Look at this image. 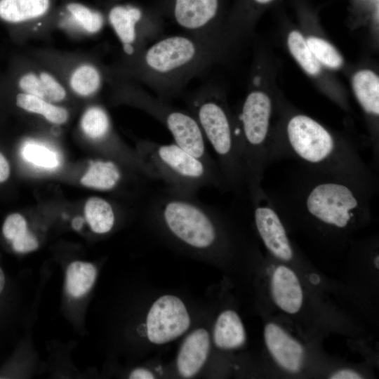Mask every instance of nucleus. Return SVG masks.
I'll use <instances>...</instances> for the list:
<instances>
[{"mask_svg":"<svg viewBox=\"0 0 379 379\" xmlns=\"http://www.w3.org/2000/svg\"><path fill=\"white\" fill-rule=\"evenodd\" d=\"M220 41L178 34L158 38L135 58L109 66L110 72L149 88L168 100L206 71L219 55Z\"/></svg>","mask_w":379,"mask_h":379,"instance_id":"f257e3e1","label":"nucleus"},{"mask_svg":"<svg viewBox=\"0 0 379 379\" xmlns=\"http://www.w3.org/2000/svg\"><path fill=\"white\" fill-rule=\"evenodd\" d=\"M270 161L291 157L307 168L350 182L370 194L375 181L358 149L339 141L323 125L305 114L290 118L285 140L270 147Z\"/></svg>","mask_w":379,"mask_h":379,"instance_id":"f03ea898","label":"nucleus"},{"mask_svg":"<svg viewBox=\"0 0 379 379\" xmlns=\"http://www.w3.org/2000/svg\"><path fill=\"white\" fill-rule=\"evenodd\" d=\"M304 169L305 175L295 181L281 208H291L337 230L347 229L358 217L367 214L371 194L343 179Z\"/></svg>","mask_w":379,"mask_h":379,"instance_id":"7ed1b4c3","label":"nucleus"},{"mask_svg":"<svg viewBox=\"0 0 379 379\" xmlns=\"http://www.w3.org/2000/svg\"><path fill=\"white\" fill-rule=\"evenodd\" d=\"M187 107L215 153L225 190H240L245 184L236 124L222 96L207 85L188 98Z\"/></svg>","mask_w":379,"mask_h":379,"instance_id":"20e7f679","label":"nucleus"},{"mask_svg":"<svg viewBox=\"0 0 379 379\" xmlns=\"http://www.w3.org/2000/svg\"><path fill=\"white\" fill-rule=\"evenodd\" d=\"M109 71L107 84L116 102L145 112L168 129L175 144L194 157L218 167L206 148L205 138L197 120L189 111L177 108L168 100L147 91L137 82L115 75L109 69Z\"/></svg>","mask_w":379,"mask_h":379,"instance_id":"39448f33","label":"nucleus"},{"mask_svg":"<svg viewBox=\"0 0 379 379\" xmlns=\"http://www.w3.org/2000/svg\"><path fill=\"white\" fill-rule=\"evenodd\" d=\"M272 102L267 93L252 90L246 95L236 124V136L244 175L251 201L264 193L261 182L270 161L268 141Z\"/></svg>","mask_w":379,"mask_h":379,"instance_id":"423d86ee","label":"nucleus"},{"mask_svg":"<svg viewBox=\"0 0 379 379\" xmlns=\"http://www.w3.org/2000/svg\"><path fill=\"white\" fill-rule=\"evenodd\" d=\"M138 153L157 180L173 192L196 195L204 187L225 190L218 167L189 153L175 142L161 144L150 140L138 142Z\"/></svg>","mask_w":379,"mask_h":379,"instance_id":"0eeeda50","label":"nucleus"},{"mask_svg":"<svg viewBox=\"0 0 379 379\" xmlns=\"http://www.w3.org/2000/svg\"><path fill=\"white\" fill-rule=\"evenodd\" d=\"M148 208L175 238L190 247L205 250L217 242L213 207L201 202L196 195L165 188L149 201Z\"/></svg>","mask_w":379,"mask_h":379,"instance_id":"6e6552de","label":"nucleus"},{"mask_svg":"<svg viewBox=\"0 0 379 379\" xmlns=\"http://www.w3.org/2000/svg\"><path fill=\"white\" fill-rule=\"evenodd\" d=\"M49 67L73 98L92 100L108 83L109 66L86 53L36 48L29 53Z\"/></svg>","mask_w":379,"mask_h":379,"instance_id":"1a4fd4ad","label":"nucleus"},{"mask_svg":"<svg viewBox=\"0 0 379 379\" xmlns=\"http://www.w3.org/2000/svg\"><path fill=\"white\" fill-rule=\"evenodd\" d=\"M105 11L107 25L121 45V62L135 58L159 38L163 16L154 7L118 2L106 5Z\"/></svg>","mask_w":379,"mask_h":379,"instance_id":"9d476101","label":"nucleus"},{"mask_svg":"<svg viewBox=\"0 0 379 379\" xmlns=\"http://www.w3.org/2000/svg\"><path fill=\"white\" fill-rule=\"evenodd\" d=\"M154 7L186 34L220 41L225 0H159Z\"/></svg>","mask_w":379,"mask_h":379,"instance_id":"9b49d317","label":"nucleus"},{"mask_svg":"<svg viewBox=\"0 0 379 379\" xmlns=\"http://www.w3.org/2000/svg\"><path fill=\"white\" fill-rule=\"evenodd\" d=\"M58 0H0V20L22 30L24 39L48 36L53 29Z\"/></svg>","mask_w":379,"mask_h":379,"instance_id":"f8f14e48","label":"nucleus"},{"mask_svg":"<svg viewBox=\"0 0 379 379\" xmlns=\"http://www.w3.org/2000/svg\"><path fill=\"white\" fill-rule=\"evenodd\" d=\"M15 76V91L60 105L73 98L56 74L29 54L18 62Z\"/></svg>","mask_w":379,"mask_h":379,"instance_id":"ddd939ff","label":"nucleus"},{"mask_svg":"<svg viewBox=\"0 0 379 379\" xmlns=\"http://www.w3.org/2000/svg\"><path fill=\"white\" fill-rule=\"evenodd\" d=\"M190 325V318L182 301L175 295H163L147 314V338L152 343L164 344L182 335Z\"/></svg>","mask_w":379,"mask_h":379,"instance_id":"4468645a","label":"nucleus"},{"mask_svg":"<svg viewBox=\"0 0 379 379\" xmlns=\"http://www.w3.org/2000/svg\"><path fill=\"white\" fill-rule=\"evenodd\" d=\"M107 25L105 11L75 0L58 3L53 19V29L74 39L99 34Z\"/></svg>","mask_w":379,"mask_h":379,"instance_id":"2eb2a0df","label":"nucleus"},{"mask_svg":"<svg viewBox=\"0 0 379 379\" xmlns=\"http://www.w3.org/2000/svg\"><path fill=\"white\" fill-rule=\"evenodd\" d=\"M257 231L267 249L275 258L288 262L293 258V249L286 228L275 206L265 194L252 203Z\"/></svg>","mask_w":379,"mask_h":379,"instance_id":"dca6fc26","label":"nucleus"},{"mask_svg":"<svg viewBox=\"0 0 379 379\" xmlns=\"http://www.w3.org/2000/svg\"><path fill=\"white\" fill-rule=\"evenodd\" d=\"M264 339L269 352L279 366L291 373L300 370L304 349L298 340L274 323L265 326Z\"/></svg>","mask_w":379,"mask_h":379,"instance_id":"f3484780","label":"nucleus"},{"mask_svg":"<svg viewBox=\"0 0 379 379\" xmlns=\"http://www.w3.org/2000/svg\"><path fill=\"white\" fill-rule=\"evenodd\" d=\"M271 294L276 305L288 314L298 313L302 306L303 291L296 274L286 265L274 270L270 282Z\"/></svg>","mask_w":379,"mask_h":379,"instance_id":"a211bd4d","label":"nucleus"},{"mask_svg":"<svg viewBox=\"0 0 379 379\" xmlns=\"http://www.w3.org/2000/svg\"><path fill=\"white\" fill-rule=\"evenodd\" d=\"M210 349V338L204 328L192 332L183 342L177 358L181 376L189 378L197 374L206 361Z\"/></svg>","mask_w":379,"mask_h":379,"instance_id":"6ab92c4d","label":"nucleus"},{"mask_svg":"<svg viewBox=\"0 0 379 379\" xmlns=\"http://www.w3.org/2000/svg\"><path fill=\"white\" fill-rule=\"evenodd\" d=\"M81 132L90 140L101 143H114L115 133L106 109L98 104L88 105L80 119Z\"/></svg>","mask_w":379,"mask_h":379,"instance_id":"aec40b11","label":"nucleus"},{"mask_svg":"<svg viewBox=\"0 0 379 379\" xmlns=\"http://www.w3.org/2000/svg\"><path fill=\"white\" fill-rule=\"evenodd\" d=\"M246 340L245 328L238 314L230 310L221 312L213 330L215 346L222 350L236 349L241 347Z\"/></svg>","mask_w":379,"mask_h":379,"instance_id":"412c9836","label":"nucleus"},{"mask_svg":"<svg viewBox=\"0 0 379 379\" xmlns=\"http://www.w3.org/2000/svg\"><path fill=\"white\" fill-rule=\"evenodd\" d=\"M15 105L20 109L43 117L48 123L60 126L69 119V112L62 105L51 102L38 96L15 91Z\"/></svg>","mask_w":379,"mask_h":379,"instance_id":"4be33fe9","label":"nucleus"},{"mask_svg":"<svg viewBox=\"0 0 379 379\" xmlns=\"http://www.w3.org/2000/svg\"><path fill=\"white\" fill-rule=\"evenodd\" d=\"M355 97L364 111L378 117L379 114V77L373 71L362 69L352 80Z\"/></svg>","mask_w":379,"mask_h":379,"instance_id":"5701e85b","label":"nucleus"},{"mask_svg":"<svg viewBox=\"0 0 379 379\" xmlns=\"http://www.w3.org/2000/svg\"><path fill=\"white\" fill-rule=\"evenodd\" d=\"M122 178V171L115 161L98 160L91 163L81 182L86 187L109 191L117 187Z\"/></svg>","mask_w":379,"mask_h":379,"instance_id":"b1692460","label":"nucleus"},{"mask_svg":"<svg viewBox=\"0 0 379 379\" xmlns=\"http://www.w3.org/2000/svg\"><path fill=\"white\" fill-rule=\"evenodd\" d=\"M2 234L16 253H28L39 246L36 238L27 229L26 220L18 213L6 218L2 225Z\"/></svg>","mask_w":379,"mask_h":379,"instance_id":"393cba45","label":"nucleus"},{"mask_svg":"<svg viewBox=\"0 0 379 379\" xmlns=\"http://www.w3.org/2000/svg\"><path fill=\"white\" fill-rule=\"evenodd\" d=\"M96 275L97 270L93 264L81 261L72 262L66 272L67 292L74 298L83 296L93 286Z\"/></svg>","mask_w":379,"mask_h":379,"instance_id":"a878e982","label":"nucleus"},{"mask_svg":"<svg viewBox=\"0 0 379 379\" xmlns=\"http://www.w3.org/2000/svg\"><path fill=\"white\" fill-rule=\"evenodd\" d=\"M84 213L91 229L95 233H107L114 227V208L104 199L95 197L88 199L85 204Z\"/></svg>","mask_w":379,"mask_h":379,"instance_id":"bb28decb","label":"nucleus"},{"mask_svg":"<svg viewBox=\"0 0 379 379\" xmlns=\"http://www.w3.org/2000/svg\"><path fill=\"white\" fill-rule=\"evenodd\" d=\"M21 158L27 163L46 170H54L60 165L56 152L34 140L24 141L20 147Z\"/></svg>","mask_w":379,"mask_h":379,"instance_id":"cd10ccee","label":"nucleus"},{"mask_svg":"<svg viewBox=\"0 0 379 379\" xmlns=\"http://www.w3.org/2000/svg\"><path fill=\"white\" fill-rule=\"evenodd\" d=\"M287 44L293 58L307 74L312 76L319 74L320 63L315 58L300 32L296 30L291 32L288 36Z\"/></svg>","mask_w":379,"mask_h":379,"instance_id":"c85d7f7f","label":"nucleus"},{"mask_svg":"<svg viewBox=\"0 0 379 379\" xmlns=\"http://www.w3.org/2000/svg\"><path fill=\"white\" fill-rule=\"evenodd\" d=\"M306 41L312 53L319 63L333 69H337L342 66L343 63L342 55L329 42L315 36H310Z\"/></svg>","mask_w":379,"mask_h":379,"instance_id":"c756f323","label":"nucleus"},{"mask_svg":"<svg viewBox=\"0 0 379 379\" xmlns=\"http://www.w3.org/2000/svg\"><path fill=\"white\" fill-rule=\"evenodd\" d=\"M276 0H237L230 18V26L240 27L248 23L265 7Z\"/></svg>","mask_w":379,"mask_h":379,"instance_id":"7c9ffc66","label":"nucleus"},{"mask_svg":"<svg viewBox=\"0 0 379 379\" xmlns=\"http://www.w3.org/2000/svg\"><path fill=\"white\" fill-rule=\"evenodd\" d=\"M10 162L5 154L0 151V184L7 182L11 176Z\"/></svg>","mask_w":379,"mask_h":379,"instance_id":"2f4dec72","label":"nucleus"},{"mask_svg":"<svg viewBox=\"0 0 379 379\" xmlns=\"http://www.w3.org/2000/svg\"><path fill=\"white\" fill-rule=\"evenodd\" d=\"M330 378L331 379H361L363 377L357 372L350 369L339 370L333 373Z\"/></svg>","mask_w":379,"mask_h":379,"instance_id":"473e14b6","label":"nucleus"},{"mask_svg":"<svg viewBox=\"0 0 379 379\" xmlns=\"http://www.w3.org/2000/svg\"><path fill=\"white\" fill-rule=\"evenodd\" d=\"M131 379H152L154 375L149 371L145 368H137L133 370L130 375Z\"/></svg>","mask_w":379,"mask_h":379,"instance_id":"72a5a7b5","label":"nucleus"},{"mask_svg":"<svg viewBox=\"0 0 379 379\" xmlns=\"http://www.w3.org/2000/svg\"><path fill=\"white\" fill-rule=\"evenodd\" d=\"M6 287V278L5 273L0 265V298L4 295Z\"/></svg>","mask_w":379,"mask_h":379,"instance_id":"f704fd0d","label":"nucleus"},{"mask_svg":"<svg viewBox=\"0 0 379 379\" xmlns=\"http://www.w3.org/2000/svg\"><path fill=\"white\" fill-rule=\"evenodd\" d=\"M83 222L84 220L81 218L80 217L75 218L72 220V222L73 228L76 230H79L81 227H82Z\"/></svg>","mask_w":379,"mask_h":379,"instance_id":"c9c22d12","label":"nucleus"},{"mask_svg":"<svg viewBox=\"0 0 379 379\" xmlns=\"http://www.w3.org/2000/svg\"><path fill=\"white\" fill-rule=\"evenodd\" d=\"M373 264L375 268L377 269L379 268V255H375V257L374 258Z\"/></svg>","mask_w":379,"mask_h":379,"instance_id":"e433bc0d","label":"nucleus"},{"mask_svg":"<svg viewBox=\"0 0 379 379\" xmlns=\"http://www.w3.org/2000/svg\"><path fill=\"white\" fill-rule=\"evenodd\" d=\"M122 1H124V0H106L105 4L106 5H109V4H114V3L121 2Z\"/></svg>","mask_w":379,"mask_h":379,"instance_id":"4c0bfd02","label":"nucleus"},{"mask_svg":"<svg viewBox=\"0 0 379 379\" xmlns=\"http://www.w3.org/2000/svg\"><path fill=\"white\" fill-rule=\"evenodd\" d=\"M371 0H357V1L359 3V4H367L368 1H370Z\"/></svg>","mask_w":379,"mask_h":379,"instance_id":"58836bf2","label":"nucleus"}]
</instances>
